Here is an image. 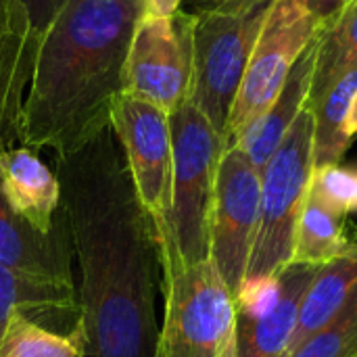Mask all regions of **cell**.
Here are the masks:
<instances>
[{
    "label": "cell",
    "instance_id": "cell-28",
    "mask_svg": "<svg viewBox=\"0 0 357 357\" xmlns=\"http://www.w3.org/2000/svg\"><path fill=\"white\" fill-rule=\"evenodd\" d=\"M345 134L349 138L357 136V90L351 98V105H349V113H347V121H345Z\"/></svg>",
    "mask_w": 357,
    "mask_h": 357
},
{
    "label": "cell",
    "instance_id": "cell-11",
    "mask_svg": "<svg viewBox=\"0 0 357 357\" xmlns=\"http://www.w3.org/2000/svg\"><path fill=\"white\" fill-rule=\"evenodd\" d=\"M318 268L291 264L266 289L236 299L238 357H291L301 301Z\"/></svg>",
    "mask_w": 357,
    "mask_h": 357
},
{
    "label": "cell",
    "instance_id": "cell-21",
    "mask_svg": "<svg viewBox=\"0 0 357 357\" xmlns=\"http://www.w3.org/2000/svg\"><path fill=\"white\" fill-rule=\"evenodd\" d=\"M84 347L82 322L71 333H56L23 314H15L2 335L0 357H84Z\"/></svg>",
    "mask_w": 357,
    "mask_h": 357
},
{
    "label": "cell",
    "instance_id": "cell-14",
    "mask_svg": "<svg viewBox=\"0 0 357 357\" xmlns=\"http://www.w3.org/2000/svg\"><path fill=\"white\" fill-rule=\"evenodd\" d=\"M0 186L8 205L36 230L50 232L59 222L61 184L33 149L13 146L0 153Z\"/></svg>",
    "mask_w": 357,
    "mask_h": 357
},
{
    "label": "cell",
    "instance_id": "cell-9",
    "mask_svg": "<svg viewBox=\"0 0 357 357\" xmlns=\"http://www.w3.org/2000/svg\"><path fill=\"white\" fill-rule=\"evenodd\" d=\"M192 21L182 8L172 17L142 13L128 48L123 94L146 100L165 113L190 96Z\"/></svg>",
    "mask_w": 357,
    "mask_h": 357
},
{
    "label": "cell",
    "instance_id": "cell-5",
    "mask_svg": "<svg viewBox=\"0 0 357 357\" xmlns=\"http://www.w3.org/2000/svg\"><path fill=\"white\" fill-rule=\"evenodd\" d=\"M155 357H238V305L213 261L163 270Z\"/></svg>",
    "mask_w": 357,
    "mask_h": 357
},
{
    "label": "cell",
    "instance_id": "cell-13",
    "mask_svg": "<svg viewBox=\"0 0 357 357\" xmlns=\"http://www.w3.org/2000/svg\"><path fill=\"white\" fill-rule=\"evenodd\" d=\"M40 40L23 0H0V153L21 136V113Z\"/></svg>",
    "mask_w": 357,
    "mask_h": 357
},
{
    "label": "cell",
    "instance_id": "cell-22",
    "mask_svg": "<svg viewBox=\"0 0 357 357\" xmlns=\"http://www.w3.org/2000/svg\"><path fill=\"white\" fill-rule=\"evenodd\" d=\"M291 357H357V287L335 318Z\"/></svg>",
    "mask_w": 357,
    "mask_h": 357
},
{
    "label": "cell",
    "instance_id": "cell-26",
    "mask_svg": "<svg viewBox=\"0 0 357 357\" xmlns=\"http://www.w3.org/2000/svg\"><path fill=\"white\" fill-rule=\"evenodd\" d=\"M351 0H303V4L307 6V10L316 17V21L326 29L331 27L339 15L347 8Z\"/></svg>",
    "mask_w": 357,
    "mask_h": 357
},
{
    "label": "cell",
    "instance_id": "cell-12",
    "mask_svg": "<svg viewBox=\"0 0 357 357\" xmlns=\"http://www.w3.org/2000/svg\"><path fill=\"white\" fill-rule=\"evenodd\" d=\"M71 257L73 247L61 209L54 230L40 232L8 205L0 186V266L38 280L75 289Z\"/></svg>",
    "mask_w": 357,
    "mask_h": 357
},
{
    "label": "cell",
    "instance_id": "cell-10",
    "mask_svg": "<svg viewBox=\"0 0 357 357\" xmlns=\"http://www.w3.org/2000/svg\"><path fill=\"white\" fill-rule=\"evenodd\" d=\"M261 172L236 144L226 146L215 182L209 259L222 280L241 297L257 236Z\"/></svg>",
    "mask_w": 357,
    "mask_h": 357
},
{
    "label": "cell",
    "instance_id": "cell-24",
    "mask_svg": "<svg viewBox=\"0 0 357 357\" xmlns=\"http://www.w3.org/2000/svg\"><path fill=\"white\" fill-rule=\"evenodd\" d=\"M272 0H184L182 10L188 15H203V13H245L259 4Z\"/></svg>",
    "mask_w": 357,
    "mask_h": 357
},
{
    "label": "cell",
    "instance_id": "cell-18",
    "mask_svg": "<svg viewBox=\"0 0 357 357\" xmlns=\"http://www.w3.org/2000/svg\"><path fill=\"white\" fill-rule=\"evenodd\" d=\"M345 218V213L324 201L310 184L297 224L293 264L324 266L339 257L349 245L343 232Z\"/></svg>",
    "mask_w": 357,
    "mask_h": 357
},
{
    "label": "cell",
    "instance_id": "cell-19",
    "mask_svg": "<svg viewBox=\"0 0 357 357\" xmlns=\"http://www.w3.org/2000/svg\"><path fill=\"white\" fill-rule=\"evenodd\" d=\"M357 90V63H354L320 98L307 102L314 111V163L316 169L341 163L351 138L345 134V121Z\"/></svg>",
    "mask_w": 357,
    "mask_h": 357
},
{
    "label": "cell",
    "instance_id": "cell-27",
    "mask_svg": "<svg viewBox=\"0 0 357 357\" xmlns=\"http://www.w3.org/2000/svg\"><path fill=\"white\" fill-rule=\"evenodd\" d=\"M184 0H144V13L159 15V17H172L180 10Z\"/></svg>",
    "mask_w": 357,
    "mask_h": 357
},
{
    "label": "cell",
    "instance_id": "cell-3",
    "mask_svg": "<svg viewBox=\"0 0 357 357\" xmlns=\"http://www.w3.org/2000/svg\"><path fill=\"white\" fill-rule=\"evenodd\" d=\"M174 146V186L169 236L159 245L163 270L188 268L209 259L215 182L226 142L209 119L184 100L169 113Z\"/></svg>",
    "mask_w": 357,
    "mask_h": 357
},
{
    "label": "cell",
    "instance_id": "cell-16",
    "mask_svg": "<svg viewBox=\"0 0 357 357\" xmlns=\"http://www.w3.org/2000/svg\"><path fill=\"white\" fill-rule=\"evenodd\" d=\"M15 314H23L38 322H79L77 291L38 280L0 266V341Z\"/></svg>",
    "mask_w": 357,
    "mask_h": 357
},
{
    "label": "cell",
    "instance_id": "cell-25",
    "mask_svg": "<svg viewBox=\"0 0 357 357\" xmlns=\"http://www.w3.org/2000/svg\"><path fill=\"white\" fill-rule=\"evenodd\" d=\"M33 25V31L38 36V40L42 42L44 33L48 31V27L52 25V21L56 19L59 10L63 8L65 0H23Z\"/></svg>",
    "mask_w": 357,
    "mask_h": 357
},
{
    "label": "cell",
    "instance_id": "cell-2",
    "mask_svg": "<svg viewBox=\"0 0 357 357\" xmlns=\"http://www.w3.org/2000/svg\"><path fill=\"white\" fill-rule=\"evenodd\" d=\"M144 0H65L44 33L21 113V146L67 157L111 128Z\"/></svg>",
    "mask_w": 357,
    "mask_h": 357
},
{
    "label": "cell",
    "instance_id": "cell-7",
    "mask_svg": "<svg viewBox=\"0 0 357 357\" xmlns=\"http://www.w3.org/2000/svg\"><path fill=\"white\" fill-rule=\"evenodd\" d=\"M322 29L303 0H272L228 119L226 146L274 105L293 67Z\"/></svg>",
    "mask_w": 357,
    "mask_h": 357
},
{
    "label": "cell",
    "instance_id": "cell-6",
    "mask_svg": "<svg viewBox=\"0 0 357 357\" xmlns=\"http://www.w3.org/2000/svg\"><path fill=\"white\" fill-rule=\"evenodd\" d=\"M270 4L266 2L245 13L192 15V79L188 100L222 138Z\"/></svg>",
    "mask_w": 357,
    "mask_h": 357
},
{
    "label": "cell",
    "instance_id": "cell-4",
    "mask_svg": "<svg viewBox=\"0 0 357 357\" xmlns=\"http://www.w3.org/2000/svg\"><path fill=\"white\" fill-rule=\"evenodd\" d=\"M314 134V111L305 105L261 169L259 224L241 297L266 289L293 264L297 224L316 169Z\"/></svg>",
    "mask_w": 357,
    "mask_h": 357
},
{
    "label": "cell",
    "instance_id": "cell-20",
    "mask_svg": "<svg viewBox=\"0 0 357 357\" xmlns=\"http://www.w3.org/2000/svg\"><path fill=\"white\" fill-rule=\"evenodd\" d=\"M354 63H357V0H351L333 25L320 31L307 102L320 98Z\"/></svg>",
    "mask_w": 357,
    "mask_h": 357
},
{
    "label": "cell",
    "instance_id": "cell-15",
    "mask_svg": "<svg viewBox=\"0 0 357 357\" xmlns=\"http://www.w3.org/2000/svg\"><path fill=\"white\" fill-rule=\"evenodd\" d=\"M320 38V33H318ZM318 38L310 44V48L303 52V56L293 67L280 96L274 100V105L257 119L253 121L234 142L245 155L251 159V163L261 172L264 165L270 161L274 151L284 140L287 132L303 111L310 98L314 67H316V54H318ZM232 146V144H230Z\"/></svg>",
    "mask_w": 357,
    "mask_h": 357
},
{
    "label": "cell",
    "instance_id": "cell-23",
    "mask_svg": "<svg viewBox=\"0 0 357 357\" xmlns=\"http://www.w3.org/2000/svg\"><path fill=\"white\" fill-rule=\"evenodd\" d=\"M312 188L345 215L357 209V169L341 163L314 169Z\"/></svg>",
    "mask_w": 357,
    "mask_h": 357
},
{
    "label": "cell",
    "instance_id": "cell-17",
    "mask_svg": "<svg viewBox=\"0 0 357 357\" xmlns=\"http://www.w3.org/2000/svg\"><path fill=\"white\" fill-rule=\"evenodd\" d=\"M356 287L357 236L349 241L347 249L339 257L318 268L301 301L299 324L293 339L291 356L335 318V314L343 307V303L349 299Z\"/></svg>",
    "mask_w": 357,
    "mask_h": 357
},
{
    "label": "cell",
    "instance_id": "cell-8",
    "mask_svg": "<svg viewBox=\"0 0 357 357\" xmlns=\"http://www.w3.org/2000/svg\"><path fill=\"white\" fill-rule=\"evenodd\" d=\"M111 128L121 144L138 201L155 226L159 247L169 236L172 213L174 146L169 113L121 92L113 102Z\"/></svg>",
    "mask_w": 357,
    "mask_h": 357
},
{
    "label": "cell",
    "instance_id": "cell-1",
    "mask_svg": "<svg viewBox=\"0 0 357 357\" xmlns=\"http://www.w3.org/2000/svg\"><path fill=\"white\" fill-rule=\"evenodd\" d=\"M54 163L59 209L79 264L84 357H155L157 234L113 128Z\"/></svg>",
    "mask_w": 357,
    "mask_h": 357
}]
</instances>
